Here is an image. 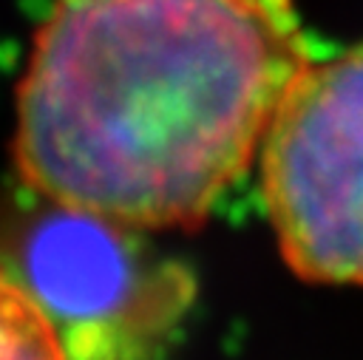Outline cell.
Returning a JSON list of instances; mask_svg holds the SVG:
<instances>
[{"label": "cell", "instance_id": "6da1fadb", "mask_svg": "<svg viewBox=\"0 0 363 360\" xmlns=\"http://www.w3.org/2000/svg\"><path fill=\"white\" fill-rule=\"evenodd\" d=\"M306 62L292 0H57L17 91L14 164L68 215L193 227Z\"/></svg>", "mask_w": 363, "mask_h": 360}, {"label": "cell", "instance_id": "7a4b0ae2", "mask_svg": "<svg viewBox=\"0 0 363 360\" xmlns=\"http://www.w3.org/2000/svg\"><path fill=\"white\" fill-rule=\"evenodd\" d=\"M264 207L286 266L312 283H363V45L309 60L258 150Z\"/></svg>", "mask_w": 363, "mask_h": 360}, {"label": "cell", "instance_id": "3957f363", "mask_svg": "<svg viewBox=\"0 0 363 360\" xmlns=\"http://www.w3.org/2000/svg\"><path fill=\"white\" fill-rule=\"evenodd\" d=\"M0 360H68L48 306L0 264Z\"/></svg>", "mask_w": 363, "mask_h": 360}]
</instances>
